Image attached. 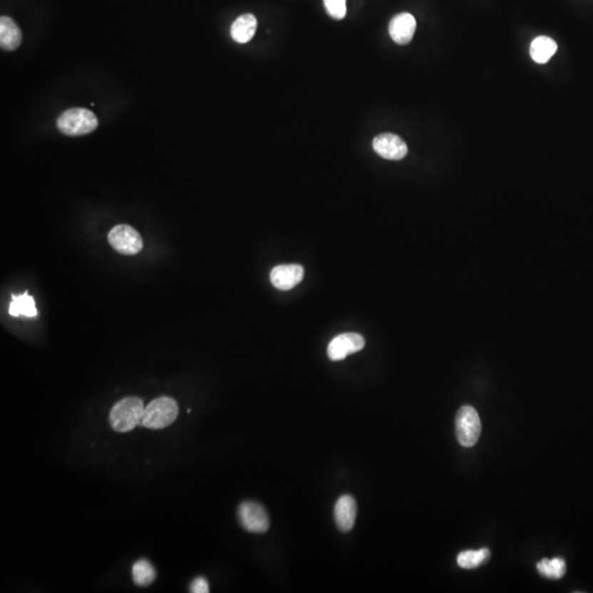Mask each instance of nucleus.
Segmentation results:
<instances>
[{
    "instance_id": "7ed1b4c3",
    "label": "nucleus",
    "mask_w": 593,
    "mask_h": 593,
    "mask_svg": "<svg viewBox=\"0 0 593 593\" xmlns=\"http://www.w3.org/2000/svg\"><path fill=\"white\" fill-rule=\"evenodd\" d=\"M56 125L65 135L78 137L95 131L98 127V119L96 115L88 109L72 108L61 113Z\"/></svg>"
},
{
    "instance_id": "f8f14e48",
    "label": "nucleus",
    "mask_w": 593,
    "mask_h": 593,
    "mask_svg": "<svg viewBox=\"0 0 593 593\" xmlns=\"http://www.w3.org/2000/svg\"><path fill=\"white\" fill-rule=\"evenodd\" d=\"M22 42V33L14 19L7 16L0 18V46L4 51H15Z\"/></svg>"
},
{
    "instance_id": "20e7f679",
    "label": "nucleus",
    "mask_w": 593,
    "mask_h": 593,
    "mask_svg": "<svg viewBox=\"0 0 593 593\" xmlns=\"http://www.w3.org/2000/svg\"><path fill=\"white\" fill-rule=\"evenodd\" d=\"M456 434L458 442L464 448H471L476 444L481 433V422L478 413L470 406H464L457 412Z\"/></svg>"
},
{
    "instance_id": "2eb2a0df",
    "label": "nucleus",
    "mask_w": 593,
    "mask_h": 593,
    "mask_svg": "<svg viewBox=\"0 0 593 593\" xmlns=\"http://www.w3.org/2000/svg\"><path fill=\"white\" fill-rule=\"evenodd\" d=\"M132 577L134 584L140 588H145L153 584L156 578L155 568L146 560H140L134 562L132 567Z\"/></svg>"
},
{
    "instance_id": "39448f33",
    "label": "nucleus",
    "mask_w": 593,
    "mask_h": 593,
    "mask_svg": "<svg viewBox=\"0 0 593 593\" xmlns=\"http://www.w3.org/2000/svg\"><path fill=\"white\" fill-rule=\"evenodd\" d=\"M111 247L123 255H135L143 249V239L133 227L115 225L108 234Z\"/></svg>"
},
{
    "instance_id": "9d476101",
    "label": "nucleus",
    "mask_w": 593,
    "mask_h": 593,
    "mask_svg": "<svg viewBox=\"0 0 593 593\" xmlns=\"http://www.w3.org/2000/svg\"><path fill=\"white\" fill-rule=\"evenodd\" d=\"M416 18L408 12L398 14L389 24L390 36L396 43L400 46H406L411 42L416 33Z\"/></svg>"
},
{
    "instance_id": "423d86ee",
    "label": "nucleus",
    "mask_w": 593,
    "mask_h": 593,
    "mask_svg": "<svg viewBox=\"0 0 593 593\" xmlns=\"http://www.w3.org/2000/svg\"><path fill=\"white\" fill-rule=\"evenodd\" d=\"M237 513L242 527L249 533H265L269 529L267 512L259 503L254 501L242 502Z\"/></svg>"
},
{
    "instance_id": "9b49d317",
    "label": "nucleus",
    "mask_w": 593,
    "mask_h": 593,
    "mask_svg": "<svg viewBox=\"0 0 593 593\" xmlns=\"http://www.w3.org/2000/svg\"><path fill=\"white\" fill-rule=\"evenodd\" d=\"M357 517V505L352 495H345L336 501L334 507V520L341 532L352 531Z\"/></svg>"
},
{
    "instance_id": "6e6552de",
    "label": "nucleus",
    "mask_w": 593,
    "mask_h": 593,
    "mask_svg": "<svg viewBox=\"0 0 593 593\" xmlns=\"http://www.w3.org/2000/svg\"><path fill=\"white\" fill-rule=\"evenodd\" d=\"M373 151L386 160H400L408 154L406 142L393 133L379 134L373 141Z\"/></svg>"
},
{
    "instance_id": "aec40b11",
    "label": "nucleus",
    "mask_w": 593,
    "mask_h": 593,
    "mask_svg": "<svg viewBox=\"0 0 593 593\" xmlns=\"http://www.w3.org/2000/svg\"><path fill=\"white\" fill-rule=\"evenodd\" d=\"M190 592L192 593H208L209 584L208 580L204 577H198L195 579L194 582L190 584Z\"/></svg>"
},
{
    "instance_id": "ddd939ff",
    "label": "nucleus",
    "mask_w": 593,
    "mask_h": 593,
    "mask_svg": "<svg viewBox=\"0 0 593 593\" xmlns=\"http://www.w3.org/2000/svg\"><path fill=\"white\" fill-rule=\"evenodd\" d=\"M257 29V20L252 14L239 16L231 26V36L237 43H247Z\"/></svg>"
},
{
    "instance_id": "4468645a",
    "label": "nucleus",
    "mask_w": 593,
    "mask_h": 593,
    "mask_svg": "<svg viewBox=\"0 0 593 593\" xmlns=\"http://www.w3.org/2000/svg\"><path fill=\"white\" fill-rule=\"evenodd\" d=\"M557 43L548 36H538L533 40L530 48L532 58L538 64H545L557 51Z\"/></svg>"
},
{
    "instance_id": "f3484780",
    "label": "nucleus",
    "mask_w": 593,
    "mask_h": 593,
    "mask_svg": "<svg viewBox=\"0 0 593 593\" xmlns=\"http://www.w3.org/2000/svg\"><path fill=\"white\" fill-rule=\"evenodd\" d=\"M490 557L488 548L479 550H466L460 552L457 557V564L464 569H474L479 567L483 562H486Z\"/></svg>"
},
{
    "instance_id": "dca6fc26",
    "label": "nucleus",
    "mask_w": 593,
    "mask_h": 593,
    "mask_svg": "<svg viewBox=\"0 0 593 593\" xmlns=\"http://www.w3.org/2000/svg\"><path fill=\"white\" fill-rule=\"evenodd\" d=\"M9 314L12 316H26L33 318L38 314L36 302L29 294H24L20 296H12V301L9 306Z\"/></svg>"
},
{
    "instance_id": "f03ea898",
    "label": "nucleus",
    "mask_w": 593,
    "mask_h": 593,
    "mask_svg": "<svg viewBox=\"0 0 593 593\" xmlns=\"http://www.w3.org/2000/svg\"><path fill=\"white\" fill-rule=\"evenodd\" d=\"M178 404L172 398L154 399L144 408L142 426L150 430H162L174 423L178 416Z\"/></svg>"
},
{
    "instance_id": "f257e3e1",
    "label": "nucleus",
    "mask_w": 593,
    "mask_h": 593,
    "mask_svg": "<svg viewBox=\"0 0 593 593\" xmlns=\"http://www.w3.org/2000/svg\"><path fill=\"white\" fill-rule=\"evenodd\" d=\"M144 403L140 398L127 397L113 406L109 413V423L118 433H128L141 424Z\"/></svg>"
},
{
    "instance_id": "6ab92c4d",
    "label": "nucleus",
    "mask_w": 593,
    "mask_h": 593,
    "mask_svg": "<svg viewBox=\"0 0 593 593\" xmlns=\"http://www.w3.org/2000/svg\"><path fill=\"white\" fill-rule=\"evenodd\" d=\"M329 16L335 20L344 19L346 16V0H323Z\"/></svg>"
},
{
    "instance_id": "a211bd4d",
    "label": "nucleus",
    "mask_w": 593,
    "mask_h": 593,
    "mask_svg": "<svg viewBox=\"0 0 593 593\" xmlns=\"http://www.w3.org/2000/svg\"><path fill=\"white\" fill-rule=\"evenodd\" d=\"M537 570L545 578L558 580L566 574V562L562 558H552V560H541L537 564Z\"/></svg>"
},
{
    "instance_id": "0eeeda50",
    "label": "nucleus",
    "mask_w": 593,
    "mask_h": 593,
    "mask_svg": "<svg viewBox=\"0 0 593 593\" xmlns=\"http://www.w3.org/2000/svg\"><path fill=\"white\" fill-rule=\"evenodd\" d=\"M365 346V339L357 333H343L335 336L328 346V356L331 361H338L349 355L359 352Z\"/></svg>"
},
{
    "instance_id": "1a4fd4ad",
    "label": "nucleus",
    "mask_w": 593,
    "mask_h": 593,
    "mask_svg": "<svg viewBox=\"0 0 593 593\" xmlns=\"http://www.w3.org/2000/svg\"><path fill=\"white\" fill-rule=\"evenodd\" d=\"M304 269L298 264L279 265L273 268L271 282L274 287L279 290H290L304 279Z\"/></svg>"
}]
</instances>
